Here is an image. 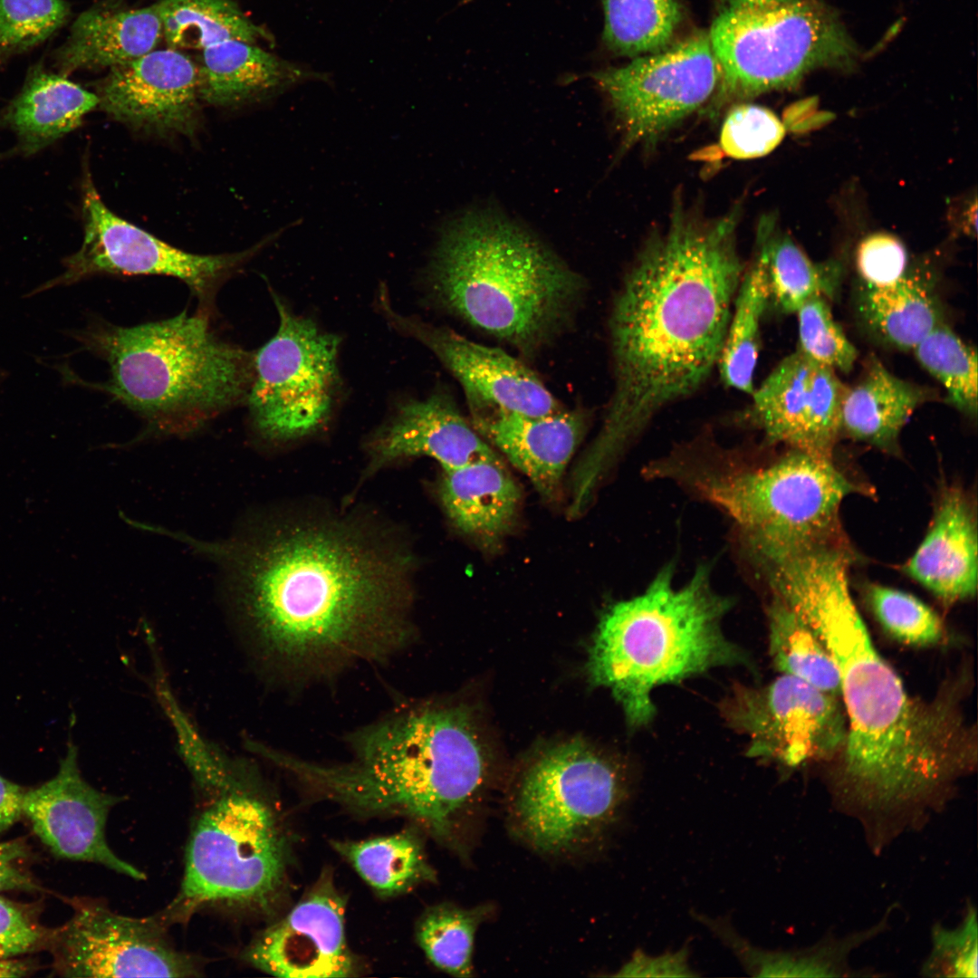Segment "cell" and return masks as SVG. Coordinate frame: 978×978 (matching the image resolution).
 Returning <instances> with one entry per match:
<instances>
[{
	"label": "cell",
	"mask_w": 978,
	"mask_h": 978,
	"mask_svg": "<svg viewBox=\"0 0 978 978\" xmlns=\"http://www.w3.org/2000/svg\"><path fill=\"white\" fill-rule=\"evenodd\" d=\"M175 538L220 565L261 650L290 677L384 662L411 637L412 559L353 517L288 513L225 541Z\"/></svg>",
	"instance_id": "obj_1"
},
{
	"label": "cell",
	"mask_w": 978,
	"mask_h": 978,
	"mask_svg": "<svg viewBox=\"0 0 978 978\" xmlns=\"http://www.w3.org/2000/svg\"><path fill=\"white\" fill-rule=\"evenodd\" d=\"M851 563L834 550L801 556L780 572L775 594L837 666L847 719L839 775L846 798L874 815L913 816L971 768L975 746L944 703L909 695L877 652L849 590Z\"/></svg>",
	"instance_id": "obj_2"
},
{
	"label": "cell",
	"mask_w": 978,
	"mask_h": 978,
	"mask_svg": "<svg viewBox=\"0 0 978 978\" xmlns=\"http://www.w3.org/2000/svg\"><path fill=\"white\" fill-rule=\"evenodd\" d=\"M736 216L678 210L642 249L618 291L609 329L614 388L585 458L604 468L665 407L717 366L743 268Z\"/></svg>",
	"instance_id": "obj_3"
},
{
	"label": "cell",
	"mask_w": 978,
	"mask_h": 978,
	"mask_svg": "<svg viewBox=\"0 0 978 978\" xmlns=\"http://www.w3.org/2000/svg\"><path fill=\"white\" fill-rule=\"evenodd\" d=\"M352 758L309 762L313 796L356 813L411 818L440 839L453 834L485 778V758L462 708L404 705L347 737Z\"/></svg>",
	"instance_id": "obj_4"
},
{
	"label": "cell",
	"mask_w": 978,
	"mask_h": 978,
	"mask_svg": "<svg viewBox=\"0 0 978 978\" xmlns=\"http://www.w3.org/2000/svg\"><path fill=\"white\" fill-rule=\"evenodd\" d=\"M441 303L472 326L530 352L551 340L578 307L580 275L539 241L492 211L444 230L431 266Z\"/></svg>",
	"instance_id": "obj_5"
},
{
	"label": "cell",
	"mask_w": 978,
	"mask_h": 978,
	"mask_svg": "<svg viewBox=\"0 0 978 978\" xmlns=\"http://www.w3.org/2000/svg\"><path fill=\"white\" fill-rule=\"evenodd\" d=\"M729 608L705 567L679 587L672 566L665 567L642 593L602 615L587 665L590 681L610 689L630 725L647 724L657 686L748 662L723 633Z\"/></svg>",
	"instance_id": "obj_6"
},
{
	"label": "cell",
	"mask_w": 978,
	"mask_h": 978,
	"mask_svg": "<svg viewBox=\"0 0 978 978\" xmlns=\"http://www.w3.org/2000/svg\"><path fill=\"white\" fill-rule=\"evenodd\" d=\"M73 336L108 363L101 388L164 433L198 428L246 400L253 383L254 354L219 339L206 312L130 327L98 321Z\"/></svg>",
	"instance_id": "obj_7"
},
{
	"label": "cell",
	"mask_w": 978,
	"mask_h": 978,
	"mask_svg": "<svg viewBox=\"0 0 978 978\" xmlns=\"http://www.w3.org/2000/svg\"><path fill=\"white\" fill-rule=\"evenodd\" d=\"M203 797L180 888L161 916L171 925L206 907L270 913L285 892L292 858L274 796L253 767L233 763L225 782Z\"/></svg>",
	"instance_id": "obj_8"
},
{
	"label": "cell",
	"mask_w": 978,
	"mask_h": 978,
	"mask_svg": "<svg viewBox=\"0 0 978 978\" xmlns=\"http://www.w3.org/2000/svg\"><path fill=\"white\" fill-rule=\"evenodd\" d=\"M695 491L737 525L762 569L824 548L849 547L839 512L854 494H868L833 458L791 449L759 468L702 472Z\"/></svg>",
	"instance_id": "obj_9"
},
{
	"label": "cell",
	"mask_w": 978,
	"mask_h": 978,
	"mask_svg": "<svg viewBox=\"0 0 978 978\" xmlns=\"http://www.w3.org/2000/svg\"><path fill=\"white\" fill-rule=\"evenodd\" d=\"M723 92L751 97L796 85L858 51L822 0H721L708 34Z\"/></svg>",
	"instance_id": "obj_10"
},
{
	"label": "cell",
	"mask_w": 978,
	"mask_h": 978,
	"mask_svg": "<svg viewBox=\"0 0 978 978\" xmlns=\"http://www.w3.org/2000/svg\"><path fill=\"white\" fill-rule=\"evenodd\" d=\"M272 296L279 327L254 353L246 402L257 434L286 442L314 433L328 419L339 388L340 338L294 314L275 292Z\"/></svg>",
	"instance_id": "obj_11"
},
{
	"label": "cell",
	"mask_w": 978,
	"mask_h": 978,
	"mask_svg": "<svg viewBox=\"0 0 978 978\" xmlns=\"http://www.w3.org/2000/svg\"><path fill=\"white\" fill-rule=\"evenodd\" d=\"M625 795L621 769L574 740L550 749L531 766L514 814L534 848L566 852L599 837L615 820Z\"/></svg>",
	"instance_id": "obj_12"
},
{
	"label": "cell",
	"mask_w": 978,
	"mask_h": 978,
	"mask_svg": "<svg viewBox=\"0 0 978 978\" xmlns=\"http://www.w3.org/2000/svg\"><path fill=\"white\" fill-rule=\"evenodd\" d=\"M85 169L82 246L64 260V271L59 276L40 285L33 293L72 284L97 274L171 276L188 286L198 300L199 312L210 314L221 284L285 231L283 227L237 253H187L115 215L105 206Z\"/></svg>",
	"instance_id": "obj_13"
},
{
	"label": "cell",
	"mask_w": 978,
	"mask_h": 978,
	"mask_svg": "<svg viewBox=\"0 0 978 978\" xmlns=\"http://www.w3.org/2000/svg\"><path fill=\"white\" fill-rule=\"evenodd\" d=\"M71 917L53 927L52 970L64 977H198L201 958L177 949L160 913L120 915L100 898L66 897Z\"/></svg>",
	"instance_id": "obj_14"
},
{
	"label": "cell",
	"mask_w": 978,
	"mask_h": 978,
	"mask_svg": "<svg viewBox=\"0 0 978 978\" xmlns=\"http://www.w3.org/2000/svg\"><path fill=\"white\" fill-rule=\"evenodd\" d=\"M623 130V145L651 143L701 107L720 82L708 34L592 74Z\"/></svg>",
	"instance_id": "obj_15"
},
{
	"label": "cell",
	"mask_w": 978,
	"mask_h": 978,
	"mask_svg": "<svg viewBox=\"0 0 978 978\" xmlns=\"http://www.w3.org/2000/svg\"><path fill=\"white\" fill-rule=\"evenodd\" d=\"M732 728L749 739L747 753L795 768L842 750L847 719L839 697L781 675L761 686L738 685L721 705Z\"/></svg>",
	"instance_id": "obj_16"
},
{
	"label": "cell",
	"mask_w": 978,
	"mask_h": 978,
	"mask_svg": "<svg viewBox=\"0 0 978 978\" xmlns=\"http://www.w3.org/2000/svg\"><path fill=\"white\" fill-rule=\"evenodd\" d=\"M846 388L835 370L797 350L753 389L749 420L769 442L833 458Z\"/></svg>",
	"instance_id": "obj_17"
},
{
	"label": "cell",
	"mask_w": 978,
	"mask_h": 978,
	"mask_svg": "<svg viewBox=\"0 0 978 978\" xmlns=\"http://www.w3.org/2000/svg\"><path fill=\"white\" fill-rule=\"evenodd\" d=\"M121 801V797L101 791L84 780L78 749L70 741L56 774L40 785L27 788L23 817L54 856L99 864L144 880V872L120 858L106 839L109 813Z\"/></svg>",
	"instance_id": "obj_18"
},
{
	"label": "cell",
	"mask_w": 978,
	"mask_h": 978,
	"mask_svg": "<svg viewBox=\"0 0 978 978\" xmlns=\"http://www.w3.org/2000/svg\"><path fill=\"white\" fill-rule=\"evenodd\" d=\"M243 958L277 977L354 975L356 962L345 937V901L331 878L322 876L283 918L255 935Z\"/></svg>",
	"instance_id": "obj_19"
},
{
	"label": "cell",
	"mask_w": 978,
	"mask_h": 978,
	"mask_svg": "<svg viewBox=\"0 0 978 978\" xmlns=\"http://www.w3.org/2000/svg\"><path fill=\"white\" fill-rule=\"evenodd\" d=\"M378 297L379 309L387 322L431 350L459 381L466 398L532 417L562 409L538 376L505 351L398 312L390 304L385 285L379 288Z\"/></svg>",
	"instance_id": "obj_20"
},
{
	"label": "cell",
	"mask_w": 978,
	"mask_h": 978,
	"mask_svg": "<svg viewBox=\"0 0 978 978\" xmlns=\"http://www.w3.org/2000/svg\"><path fill=\"white\" fill-rule=\"evenodd\" d=\"M95 93L103 111L137 129L193 136L198 124L197 64L180 50L155 49L110 68Z\"/></svg>",
	"instance_id": "obj_21"
},
{
	"label": "cell",
	"mask_w": 978,
	"mask_h": 978,
	"mask_svg": "<svg viewBox=\"0 0 978 978\" xmlns=\"http://www.w3.org/2000/svg\"><path fill=\"white\" fill-rule=\"evenodd\" d=\"M368 449L372 470L413 456L431 457L444 470L501 460L443 391L400 404Z\"/></svg>",
	"instance_id": "obj_22"
},
{
	"label": "cell",
	"mask_w": 978,
	"mask_h": 978,
	"mask_svg": "<svg viewBox=\"0 0 978 978\" xmlns=\"http://www.w3.org/2000/svg\"><path fill=\"white\" fill-rule=\"evenodd\" d=\"M475 429L523 472L544 497H552L586 429L585 414L561 409L532 417L466 398Z\"/></svg>",
	"instance_id": "obj_23"
},
{
	"label": "cell",
	"mask_w": 978,
	"mask_h": 978,
	"mask_svg": "<svg viewBox=\"0 0 978 978\" xmlns=\"http://www.w3.org/2000/svg\"><path fill=\"white\" fill-rule=\"evenodd\" d=\"M977 519L970 495L956 485L944 486L925 538L903 565V571L951 604L977 591Z\"/></svg>",
	"instance_id": "obj_24"
},
{
	"label": "cell",
	"mask_w": 978,
	"mask_h": 978,
	"mask_svg": "<svg viewBox=\"0 0 978 978\" xmlns=\"http://www.w3.org/2000/svg\"><path fill=\"white\" fill-rule=\"evenodd\" d=\"M161 20L153 4L130 8L119 0L100 2L74 20L65 42L53 54L59 73L112 68L156 49Z\"/></svg>",
	"instance_id": "obj_25"
},
{
	"label": "cell",
	"mask_w": 978,
	"mask_h": 978,
	"mask_svg": "<svg viewBox=\"0 0 978 978\" xmlns=\"http://www.w3.org/2000/svg\"><path fill=\"white\" fill-rule=\"evenodd\" d=\"M198 96L210 105L262 102L320 74L285 61L257 44L230 40L202 50Z\"/></svg>",
	"instance_id": "obj_26"
},
{
	"label": "cell",
	"mask_w": 978,
	"mask_h": 978,
	"mask_svg": "<svg viewBox=\"0 0 978 978\" xmlns=\"http://www.w3.org/2000/svg\"><path fill=\"white\" fill-rule=\"evenodd\" d=\"M98 105L95 92L36 63L4 110L0 125L15 134L18 152L29 156L78 128Z\"/></svg>",
	"instance_id": "obj_27"
},
{
	"label": "cell",
	"mask_w": 978,
	"mask_h": 978,
	"mask_svg": "<svg viewBox=\"0 0 978 978\" xmlns=\"http://www.w3.org/2000/svg\"><path fill=\"white\" fill-rule=\"evenodd\" d=\"M932 398L933 391L895 376L873 360L859 381L846 388L841 433L883 452L897 454L903 427L916 409Z\"/></svg>",
	"instance_id": "obj_28"
},
{
	"label": "cell",
	"mask_w": 978,
	"mask_h": 978,
	"mask_svg": "<svg viewBox=\"0 0 978 978\" xmlns=\"http://www.w3.org/2000/svg\"><path fill=\"white\" fill-rule=\"evenodd\" d=\"M439 494L455 526L485 542L512 526L521 498L519 487L501 460L444 470Z\"/></svg>",
	"instance_id": "obj_29"
},
{
	"label": "cell",
	"mask_w": 978,
	"mask_h": 978,
	"mask_svg": "<svg viewBox=\"0 0 978 978\" xmlns=\"http://www.w3.org/2000/svg\"><path fill=\"white\" fill-rule=\"evenodd\" d=\"M927 265L909 266L896 282L881 287L861 283L858 313L870 332L903 350L915 347L942 322Z\"/></svg>",
	"instance_id": "obj_30"
},
{
	"label": "cell",
	"mask_w": 978,
	"mask_h": 978,
	"mask_svg": "<svg viewBox=\"0 0 978 978\" xmlns=\"http://www.w3.org/2000/svg\"><path fill=\"white\" fill-rule=\"evenodd\" d=\"M756 255L765 269L770 301L782 312H796L814 297H831L839 284L837 264L813 263L788 235L775 231L770 220L760 224Z\"/></svg>",
	"instance_id": "obj_31"
},
{
	"label": "cell",
	"mask_w": 978,
	"mask_h": 978,
	"mask_svg": "<svg viewBox=\"0 0 978 978\" xmlns=\"http://www.w3.org/2000/svg\"><path fill=\"white\" fill-rule=\"evenodd\" d=\"M155 4L168 48L202 51L230 40L257 44L271 39L233 0H158Z\"/></svg>",
	"instance_id": "obj_32"
},
{
	"label": "cell",
	"mask_w": 978,
	"mask_h": 978,
	"mask_svg": "<svg viewBox=\"0 0 978 978\" xmlns=\"http://www.w3.org/2000/svg\"><path fill=\"white\" fill-rule=\"evenodd\" d=\"M331 846L383 896L399 895L435 877L422 843L412 831L362 840H332Z\"/></svg>",
	"instance_id": "obj_33"
},
{
	"label": "cell",
	"mask_w": 978,
	"mask_h": 978,
	"mask_svg": "<svg viewBox=\"0 0 978 978\" xmlns=\"http://www.w3.org/2000/svg\"><path fill=\"white\" fill-rule=\"evenodd\" d=\"M770 301L762 262L755 256L743 273L717 367L723 382L735 390L752 394L760 350L761 321Z\"/></svg>",
	"instance_id": "obj_34"
},
{
	"label": "cell",
	"mask_w": 978,
	"mask_h": 978,
	"mask_svg": "<svg viewBox=\"0 0 978 978\" xmlns=\"http://www.w3.org/2000/svg\"><path fill=\"white\" fill-rule=\"evenodd\" d=\"M768 623L769 651L776 669L839 697L837 666L810 626L776 597L768 607Z\"/></svg>",
	"instance_id": "obj_35"
},
{
	"label": "cell",
	"mask_w": 978,
	"mask_h": 978,
	"mask_svg": "<svg viewBox=\"0 0 978 978\" xmlns=\"http://www.w3.org/2000/svg\"><path fill=\"white\" fill-rule=\"evenodd\" d=\"M603 40L616 54L638 56L660 51L682 19L679 0H601Z\"/></svg>",
	"instance_id": "obj_36"
},
{
	"label": "cell",
	"mask_w": 978,
	"mask_h": 978,
	"mask_svg": "<svg viewBox=\"0 0 978 978\" xmlns=\"http://www.w3.org/2000/svg\"><path fill=\"white\" fill-rule=\"evenodd\" d=\"M486 914L485 907L465 909L449 904L432 906L417 923V943L441 971L456 977H470L475 933Z\"/></svg>",
	"instance_id": "obj_37"
},
{
	"label": "cell",
	"mask_w": 978,
	"mask_h": 978,
	"mask_svg": "<svg viewBox=\"0 0 978 978\" xmlns=\"http://www.w3.org/2000/svg\"><path fill=\"white\" fill-rule=\"evenodd\" d=\"M913 350L919 363L944 386L947 402L968 417L975 418L978 408L976 350L944 323Z\"/></svg>",
	"instance_id": "obj_38"
},
{
	"label": "cell",
	"mask_w": 978,
	"mask_h": 978,
	"mask_svg": "<svg viewBox=\"0 0 978 978\" xmlns=\"http://www.w3.org/2000/svg\"><path fill=\"white\" fill-rule=\"evenodd\" d=\"M866 600L882 628L893 638L912 646L941 641L943 623L938 615L916 596L878 583L865 588Z\"/></svg>",
	"instance_id": "obj_39"
},
{
	"label": "cell",
	"mask_w": 978,
	"mask_h": 978,
	"mask_svg": "<svg viewBox=\"0 0 978 978\" xmlns=\"http://www.w3.org/2000/svg\"><path fill=\"white\" fill-rule=\"evenodd\" d=\"M69 16L64 0H0V64L45 42Z\"/></svg>",
	"instance_id": "obj_40"
},
{
	"label": "cell",
	"mask_w": 978,
	"mask_h": 978,
	"mask_svg": "<svg viewBox=\"0 0 978 978\" xmlns=\"http://www.w3.org/2000/svg\"><path fill=\"white\" fill-rule=\"evenodd\" d=\"M798 350L809 359L833 370L849 372L858 358L855 346L833 319L825 297L805 302L796 312Z\"/></svg>",
	"instance_id": "obj_41"
},
{
	"label": "cell",
	"mask_w": 978,
	"mask_h": 978,
	"mask_svg": "<svg viewBox=\"0 0 978 978\" xmlns=\"http://www.w3.org/2000/svg\"><path fill=\"white\" fill-rule=\"evenodd\" d=\"M882 925L842 940L821 942L810 949L794 954L757 952L753 970L758 976H841L848 969L850 952L877 933Z\"/></svg>",
	"instance_id": "obj_42"
},
{
	"label": "cell",
	"mask_w": 978,
	"mask_h": 978,
	"mask_svg": "<svg viewBox=\"0 0 978 978\" xmlns=\"http://www.w3.org/2000/svg\"><path fill=\"white\" fill-rule=\"evenodd\" d=\"M784 135L785 128L772 111L757 105L742 104L726 116L720 144L731 158H755L772 152Z\"/></svg>",
	"instance_id": "obj_43"
},
{
	"label": "cell",
	"mask_w": 978,
	"mask_h": 978,
	"mask_svg": "<svg viewBox=\"0 0 978 978\" xmlns=\"http://www.w3.org/2000/svg\"><path fill=\"white\" fill-rule=\"evenodd\" d=\"M977 936L976 911L969 906L956 928H934L932 951L922 972L928 976L976 977Z\"/></svg>",
	"instance_id": "obj_44"
},
{
	"label": "cell",
	"mask_w": 978,
	"mask_h": 978,
	"mask_svg": "<svg viewBox=\"0 0 978 978\" xmlns=\"http://www.w3.org/2000/svg\"><path fill=\"white\" fill-rule=\"evenodd\" d=\"M41 906L0 895V958L47 950L53 927L42 924Z\"/></svg>",
	"instance_id": "obj_45"
},
{
	"label": "cell",
	"mask_w": 978,
	"mask_h": 978,
	"mask_svg": "<svg viewBox=\"0 0 978 978\" xmlns=\"http://www.w3.org/2000/svg\"><path fill=\"white\" fill-rule=\"evenodd\" d=\"M856 266L861 283L881 287L899 280L909 267L903 243L888 233H873L859 243Z\"/></svg>",
	"instance_id": "obj_46"
},
{
	"label": "cell",
	"mask_w": 978,
	"mask_h": 978,
	"mask_svg": "<svg viewBox=\"0 0 978 978\" xmlns=\"http://www.w3.org/2000/svg\"><path fill=\"white\" fill-rule=\"evenodd\" d=\"M33 858L30 846L22 838L0 842V894L43 890L31 872Z\"/></svg>",
	"instance_id": "obj_47"
},
{
	"label": "cell",
	"mask_w": 978,
	"mask_h": 978,
	"mask_svg": "<svg viewBox=\"0 0 978 978\" xmlns=\"http://www.w3.org/2000/svg\"><path fill=\"white\" fill-rule=\"evenodd\" d=\"M683 952L648 956L637 953L616 974V976H693Z\"/></svg>",
	"instance_id": "obj_48"
},
{
	"label": "cell",
	"mask_w": 978,
	"mask_h": 978,
	"mask_svg": "<svg viewBox=\"0 0 978 978\" xmlns=\"http://www.w3.org/2000/svg\"><path fill=\"white\" fill-rule=\"evenodd\" d=\"M27 788L0 774V834L8 830L23 817V803Z\"/></svg>",
	"instance_id": "obj_49"
},
{
	"label": "cell",
	"mask_w": 978,
	"mask_h": 978,
	"mask_svg": "<svg viewBox=\"0 0 978 978\" xmlns=\"http://www.w3.org/2000/svg\"><path fill=\"white\" fill-rule=\"evenodd\" d=\"M37 970V963L28 958H0V977H24Z\"/></svg>",
	"instance_id": "obj_50"
},
{
	"label": "cell",
	"mask_w": 978,
	"mask_h": 978,
	"mask_svg": "<svg viewBox=\"0 0 978 978\" xmlns=\"http://www.w3.org/2000/svg\"><path fill=\"white\" fill-rule=\"evenodd\" d=\"M834 548H838V547H834ZM825 549H826V548H825ZM841 549H844V548H841ZM845 549H846V548H845ZM846 550H848V549H846ZM849 550L850 551V549H849ZM796 557H797V556H796ZM793 558H794V557H793ZM789 560H790V559H789ZM786 561H787V560H786ZM782 562H783V561H782ZM780 563H781V562H780ZM780 563H778V564H780ZM778 564H776V565H778ZM776 565H774V566H776ZM774 566L771 567V568H770V569H769V570H767V572H766V577L768 576V574H769L770 570H772V568H773ZM773 597H774V596H773Z\"/></svg>",
	"instance_id": "obj_51"
},
{
	"label": "cell",
	"mask_w": 978,
	"mask_h": 978,
	"mask_svg": "<svg viewBox=\"0 0 978 978\" xmlns=\"http://www.w3.org/2000/svg\"><path fill=\"white\" fill-rule=\"evenodd\" d=\"M4 378H5V374H4L3 370L0 369V384L3 381Z\"/></svg>",
	"instance_id": "obj_52"
}]
</instances>
